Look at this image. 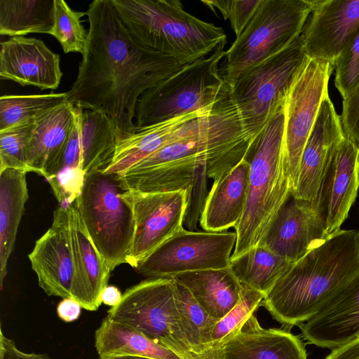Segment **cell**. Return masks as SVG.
<instances>
[{
  "label": "cell",
  "mask_w": 359,
  "mask_h": 359,
  "mask_svg": "<svg viewBox=\"0 0 359 359\" xmlns=\"http://www.w3.org/2000/svg\"><path fill=\"white\" fill-rule=\"evenodd\" d=\"M86 48L68 100L97 110L113 121L118 142L136 132L135 111L142 94L184 66L174 58L137 43L120 20L111 0L88 8Z\"/></svg>",
  "instance_id": "obj_1"
},
{
  "label": "cell",
  "mask_w": 359,
  "mask_h": 359,
  "mask_svg": "<svg viewBox=\"0 0 359 359\" xmlns=\"http://www.w3.org/2000/svg\"><path fill=\"white\" fill-rule=\"evenodd\" d=\"M252 140L245 133L229 91L201 116L188 121L180 136L118 175L131 191L189 192L198 180L216 181L243 160Z\"/></svg>",
  "instance_id": "obj_2"
},
{
  "label": "cell",
  "mask_w": 359,
  "mask_h": 359,
  "mask_svg": "<svg viewBox=\"0 0 359 359\" xmlns=\"http://www.w3.org/2000/svg\"><path fill=\"white\" fill-rule=\"evenodd\" d=\"M358 273L359 230L340 229L294 263L262 305L290 330L318 313Z\"/></svg>",
  "instance_id": "obj_3"
},
{
  "label": "cell",
  "mask_w": 359,
  "mask_h": 359,
  "mask_svg": "<svg viewBox=\"0 0 359 359\" xmlns=\"http://www.w3.org/2000/svg\"><path fill=\"white\" fill-rule=\"evenodd\" d=\"M284 104L251 141L245 158L250 165L248 194L235 227L231 259L257 246L279 210L292 195V184L283 153Z\"/></svg>",
  "instance_id": "obj_4"
},
{
  "label": "cell",
  "mask_w": 359,
  "mask_h": 359,
  "mask_svg": "<svg viewBox=\"0 0 359 359\" xmlns=\"http://www.w3.org/2000/svg\"><path fill=\"white\" fill-rule=\"evenodd\" d=\"M123 25L141 46L182 65L210 55L226 36L190 14L178 0H111Z\"/></svg>",
  "instance_id": "obj_5"
},
{
  "label": "cell",
  "mask_w": 359,
  "mask_h": 359,
  "mask_svg": "<svg viewBox=\"0 0 359 359\" xmlns=\"http://www.w3.org/2000/svg\"><path fill=\"white\" fill-rule=\"evenodd\" d=\"M77 201L88 235L110 270L128 264L135 220L130 190L119 176L102 172L86 175Z\"/></svg>",
  "instance_id": "obj_6"
},
{
  "label": "cell",
  "mask_w": 359,
  "mask_h": 359,
  "mask_svg": "<svg viewBox=\"0 0 359 359\" xmlns=\"http://www.w3.org/2000/svg\"><path fill=\"white\" fill-rule=\"evenodd\" d=\"M226 43L144 92L136 108V130L208 109L226 95L229 86L218 67Z\"/></svg>",
  "instance_id": "obj_7"
},
{
  "label": "cell",
  "mask_w": 359,
  "mask_h": 359,
  "mask_svg": "<svg viewBox=\"0 0 359 359\" xmlns=\"http://www.w3.org/2000/svg\"><path fill=\"white\" fill-rule=\"evenodd\" d=\"M309 59L299 36L279 53L243 71L229 86L230 97L250 139H254L284 104Z\"/></svg>",
  "instance_id": "obj_8"
},
{
  "label": "cell",
  "mask_w": 359,
  "mask_h": 359,
  "mask_svg": "<svg viewBox=\"0 0 359 359\" xmlns=\"http://www.w3.org/2000/svg\"><path fill=\"white\" fill-rule=\"evenodd\" d=\"M312 1L262 0L241 35L226 51L223 79L231 86L245 69L279 53L299 38Z\"/></svg>",
  "instance_id": "obj_9"
},
{
  "label": "cell",
  "mask_w": 359,
  "mask_h": 359,
  "mask_svg": "<svg viewBox=\"0 0 359 359\" xmlns=\"http://www.w3.org/2000/svg\"><path fill=\"white\" fill-rule=\"evenodd\" d=\"M107 316L172 351L181 359H201L192 351L184 334L172 278H147L130 287Z\"/></svg>",
  "instance_id": "obj_10"
},
{
  "label": "cell",
  "mask_w": 359,
  "mask_h": 359,
  "mask_svg": "<svg viewBox=\"0 0 359 359\" xmlns=\"http://www.w3.org/2000/svg\"><path fill=\"white\" fill-rule=\"evenodd\" d=\"M236 241V232L194 231L182 228L135 269L148 278H157L229 268Z\"/></svg>",
  "instance_id": "obj_11"
},
{
  "label": "cell",
  "mask_w": 359,
  "mask_h": 359,
  "mask_svg": "<svg viewBox=\"0 0 359 359\" xmlns=\"http://www.w3.org/2000/svg\"><path fill=\"white\" fill-rule=\"evenodd\" d=\"M334 69L330 61L310 58L290 87L284 101L283 153L295 188L302 154L323 99Z\"/></svg>",
  "instance_id": "obj_12"
},
{
  "label": "cell",
  "mask_w": 359,
  "mask_h": 359,
  "mask_svg": "<svg viewBox=\"0 0 359 359\" xmlns=\"http://www.w3.org/2000/svg\"><path fill=\"white\" fill-rule=\"evenodd\" d=\"M130 190V189H129ZM135 232L128 264H137L183 227L187 190L140 193L130 190Z\"/></svg>",
  "instance_id": "obj_13"
},
{
  "label": "cell",
  "mask_w": 359,
  "mask_h": 359,
  "mask_svg": "<svg viewBox=\"0 0 359 359\" xmlns=\"http://www.w3.org/2000/svg\"><path fill=\"white\" fill-rule=\"evenodd\" d=\"M359 189V146L344 137L333 150L314 207L327 236L341 229Z\"/></svg>",
  "instance_id": "obj_14"
},
{
  "label": "cell",
  "mask_w": 359,
  "mask_h": 359,
  "mask_svg": "<svg viewBox=\"0 0 359 359\" xmlns=\"http://www.w3.org/2000/svg\"><path fill=\"white\" fill-rule=\"evenodd\" d=\"M359 27V0H314L300 35L310 58L334 64Z\"/></svg>",
  "instance_id": "obj_15"
},
{
  "label": "cell",
  "mask_w": 359,
  "mask_h": 359,
  "mask_svg": "<svg viewBox=\"0 0 359 359\" xmlns=\"http://www.w3.org/2000/svg\"><path fill=\"white\" fill-rule=\"evenodd\" d=\"M28 257L39 285L48 295L72 298L74 266L67 204L59 205L54 211L51 226L36 241Z\"/></svg>",
  "instance_id": "obj_16"
},
{
  "label": "cell",
  "mask_w": 359,
  "mask_h": 359,
  "mask_svg": "<svg viewBox=\"0 0 359 359\" xmlns=\"http://www.w3.org/2000/svg\"><path fill=\"white\" fill-rule=\"evenodd\" d=\"M345 134L339 116L327 95L304 146L297 182L292 196L314 206L332 153Z\"/></svg>",
  "instance_id": "obj_17"
},
{
  "label": "cell",
  "mask_w": 359,
  "mask_h": 359,
  "mask_svg": "<svg viewBox=\"0 0 359 359\" xmlns=\"http://www.w3.org/2000/svg\"><path fill=\"white\" fill-rule=\"evenodd\" d=\"M327 237L315 207L291 195L259 244L295 263Z\"/></svg>",
  "instance_id": "obj_18"
},
{
  "label": "cell",
  "mask_w": 359,
  "mask_h": 359,
  "mask_svg": "<svg viewBox=\"0 0 359 359\" xmlns=\"http://www.w3.org/2000/svg\"><path fill=\"white\" fill-rule=\"evenodd\" d=\"M62 72L59 54L39 39L13 36L1 43L0 77L41 90L58 88Z\"/></svg>",
  "instance_id": "obj_19"
},
{
  "label": "cell",
  "mask_w": 359,
  "mask_h": 359,
  "mask_svg": "<svg viewBox=\"0 0 359 359\" xmlns=\"http://www.w3.org/2000/svg\"><path fill=\"white\" fill-rule=\"evenodd\" d=\"M77 198L67 204L70 245L74 266L72 298L82 309L96 311L111 270L93 245L81 218Z\"/></svg>",
  "instance_id": "obj_20"
},
{
  "label": "cell",
  "mask_w": 359,
  "mask_h": 359,
  "mask_svg": "<svg viewBox=\"0 0 359 359\" xmlns=\"http://www.w3.org/2000/svg\"><path fill=\"white\" fill-rule=\"evenodd\" d=\"M298 327L309 344L331 350L359 337V273Z\"/></svg>",
  "instance_id": "obj_21"
},
{
  "label": "cell",
  "mask_w": 359,
  "mask_h": 359,
  "mask_svg": "<svg viewBox=\"0 0 359 359\" xmlns=\"http://www.w3.org/2000/svg\"><path fill=\"white\" fill-rule=\"evenodd\" d=\"M217 359H307L305 344L290 330L263 328L255 313L217 351Z\"/></svg>",
  "instance_id": "obj_22"
},
{
  "label": "cell",
  "mask_w": 359,
  "mask_h": 359,
  "mask_svg": "<svg viewBox=\"0 0 359 359\" xmlns=\"http://www.w3.org/2000/svg\"><path fill=\"white\" fill-rule=\"evenodd\" d=\"M75 110L76 106L67 100L34 121L27 151L28 172L46 180L50 177L65 149Z\"/></svg>",
  "instance_id": "obj_23"
},
{
  "label": "cell",
  "mask_w": 359,
  "mask_h": 359,
  "mask_svg": "<svg viewBox=\"0 0 359 359\" xmlns=\"http://www.w3.org/2000/svg\"><path fill=\"white\" fill-rule=\"evenodd\" d=\"M250 165L244 158L229 172L213 181L200 218L205 231L223 232L236 227L244 212Z\"/></svg>",
  "instance_id": "obj_24"
},
{
  "label": "cell",
  "mask_w": 359,
  "mask_h": 359,
  "mask_svg": "<svg viewBox=\"0 0 359 359\" xmlns=\"http://www.w3.org/2000/svg\"><path fill=\"white\" fill-rule=\"evenodd\" d=\"M210 107L137 129L134 134L118 142L113 161L103 173H123L141 160L177 140L188 121L204 114Z\"/></svg>",
  "instance_id": "obj_25"
},
{
  "label": "cell",
  "mask_w": 359,
  "mask_h": 359,
  "mask_svg": "<svg viewBox=\"0 0 359 359\" xmlns=\"http://www.w3.org/2000/svg\"><path fill=\"white\" fill-rule=\"evenodd\" d=\"M196 302L212 317L220 320L238 303L242 284L229 268L176 275Z\"/></svg>",
  "instance_id": "obj_26"
},
{
  "label": "cell",
  "mask_w": 359,
  "mask_h": 359,
  "mask_svg": "<svg viewBox=\"0 0 359 359\" xmlns=\"http://www.w3.org/2000/svg\"><path fill=\"white\" fill-rule=\"evenodd\" d=\"M81 168L86 175L103 172L113 161L118 137L111 119L97 110L76 107Z\"/></svg>",
  "instance_id": "obj_27"
},
{
  "label": "cell",
  "mask_w": 359,
  "mask_h": 359,
  "mask_svg": "<svg viewBox=\"0 0 359 359\" xmlns=\"http://www.w3.org/2000/svg\"><path fill=\"white\" fill-rule=\"evenodd\" d=\"M25 170L0 171V287L3 289L7 264L15 245L25 205L28 200Z\"/></svg>",
  "instance_id": "obj_28"
},
{
  "label": "cell",
  "mask_w": 359,
  "mask_h": 359,
  "mask_svg": "<svg viewBox=\"0 0 359 359\" xmlns=\"http://www.w3.org/2000/svg\"><path fill=\"white\" fill-rule=\"evenodd\" d=\"M95 346L99 358L137 356L152 359H181L172 351L107 316L95 330Z\"/></svg>",
  "instance_id": "obj_29"
},
{
  "label": "cell",
  "mask_w": 359,
  "mask_h": 359,
  "mask_svg": "<svg viewBox=\"0 0 359 359\" xmlns=\"http://www.w3.org/2000/svg\"><path fill=\"white\" fill-rule=\"evenodd\" d=\"M293 264L259 244L231 259L229 269L243 285L266 295Z\"/></svg>",
  "instance_id": "obj_30"
},
{
  "label": "cell",
  "mask_w": 359,
  "mask_h": 359,
  "mask_svg": "<svg viewBox=\"0 0 359 359\" xmlns=\"http://www.w3.org/2000/svg\"><path fill=\"white\" fill-rule=\"evenodd\" d=\"M54 23V0H1L0 34L24 36L50 34Z\"/></svg>",
  "instance_id": "obj_31"
},
{
  "label": "cell",
  "mask_w": 359,
  "mask_h": 359,
  "mask_svg": "<svg viewBox=\"0 0 359 359\" xmlns=\"http://www.w3.org/2000/svg\"><path fill=\"white\" fill-rule=\"evenodd\" d=\"M173 280L176 306L191 349L201 359H217L211 335L219 320L210 316L182 283Z\"/></svg>",
  "instance_id": "obj_32"
},
{
  "label": "cell",
  "mask_w": 359,
  "mask_h": 359,
  "mask_svg": "<svg viewBox=\"0 0 359 359\" xmlns=\"http://www.w3.org/2000/svg\"><path fill=\"white\" fill-rule=\"evenodd\" d=\"M68 100L67 92L42 95H4L0 97V131L34 121Z\"/></svg>",
  "instance_id": "obj_33"
},
{
  "label": "cell",
  "mask_w": 359,
  "mask_h": 359,
  "mask_svg": "<svg viewBox=\"0 0 359 359\" xmlns=\"http://www.w3.org/2000/svg\"><path fill=\"white\" fill-rule=\"evenodd\" d=\"M265 294L242 285L236 305L215 324L212 335V347L217 353L219 348L236 335L244 323L262 304Z\"/></svg>",
  "instance_id": "obj_34"
},
{
  "label": "cell",
  "mask_w": 359,
  "mask_h": 359,
  "mask_svg": "<svg viewBox=\"0 0 359 359\" xmlns=\"http://www.w3.org/2000/svg\"><path fill=\"white\" fill-rule=\"evenodd\" d=\"M85 14L72 10L63 0H54V23L50 34L59 41L65 53L83 54L88 33L81 18Z\"/></svg>",
  "instance_id": "obj_35"
},
{
  "label": "cell",
  "mask_w": 359,
  "mask_h": 359,
  "mask_svg": "<svg viewBox=\"0 0 359 359\" xmlns=\"http://www.w3.org/2000/svg\"><path fill=\"white\" fill-rule=\"evenodd\" d=\"M34 121L0 131V171L14 168L27 171V151Z\"/></svg>",
  "instance_id": "obj_36"
},
{
  "label": "cell",
  "mask_w": 359,
  "mask_h": 359,
  "mask_svg": "<svg viewBox=\"0 0 359 359\" xmlns=\"http://www.w3.org/2000/svg\"><path fill=\"white\" fill-rule=\"evenodd\" d=\"M334 85L343 99L359 86V27L334 62Z\"/></svg>",
  "instance_id": "obj_37"
},
{
  "label": "cell",
  "mask_w": 359,
  "mask_h": 359,
  "mask_svg": "<svg viewBox=\"0 0 359 359\" xmlns=\"http://www.w3.org/2000/svg\"><path fill=\"white\" fill-rule=\"evenodd\" d=\"M212 11H219L229 20L236 37L241 34L255 15L262 0H203Z\"/></svg>",
  "instance_id": "obj_38"
},
{
  "label": "cell",
  "mask_w": 359,
  "mask_h": 359,
  "mask_svg": "<svg viewBox=\"0 0 359 359\" xmlns=\"http://www.w3.org/2000/svg\"><path fill=\"white\" fill-rule=\"evenodd\" d=\"M340 118L345 136L359 146V86L343 99Z\"/></svg>",
  "instance_id": "obj_39"
},
{
  "label": "cell",
  "mask_w": 359,
  "mask_h": 359,
  "mask_svg": "<svg viewBox=\"0 0 359 359\" xmlns=\"http://www.w3.org/2000/svg\"><path fill=\"white\" fill-rule=\"evenodd\" d=\"M0 359H51L48 355L20 350L15 341L0 332Z\"/></svg>",
  "instance_id": "obj_40"
},
{
  "label": "cell",
  "mask_w": 359,
  "mask_h": 359,
  "mask_svg": "<svg viewBox=\"0 0 359 359\" xmlns=\"http://www.w3.org/2000/svg\"><path fill=\"white\" fill-rule=\"evenodd\" d=\"M82 307L72 298L63 299L57 306V313L65 322H72L79 318Z\"/></svg>",
  "instance_id": "obj_41"
},
{
  "label": "cell",
  "mask_w": 359,
  "mask_h": 359,
  "mask_svg": "<svg viewBox=\"0 0 359 359\" xmlns=\"http://www.w3.org/2000/svg\"><path fill=\"white\" fill-rule=\"evenodd\" d=\"M325 359H359V337L332 350Z\"/></svg>",
  "instance_id": "obj_42"
},
{
  "label": "cell",
  "mask_w": 359,
  "mask_h": 359,
  "mask_svg": "<svg viewBox=\"0 0 359 359\" xmlns=\"http://www.w3.org/2000/svg\"><path fill=\"white\" fill-rule=\"evenodd\" d=\"M122 296L123 294L116 287L107 285L102 293L101 299L103 304L114 306L121 302Z\"/></svg>",
  "instance_id": "obj_43"
},
{
  "label": "cell",
  "mask_w": 359,
  "mask_h": 359,
  "mask_svg": "<svg viewBox=\"0 0 359 359\" xmlns=\"http://www.w3.org/2000/svg\"><path fill=\"white\" fill-rule=\"evenodd\" d=\"M98 359H152V358L137 357V356H112V357L99 358Z\"/></svg>",
  "instance_id": "obj_44"
}]
</instances>
